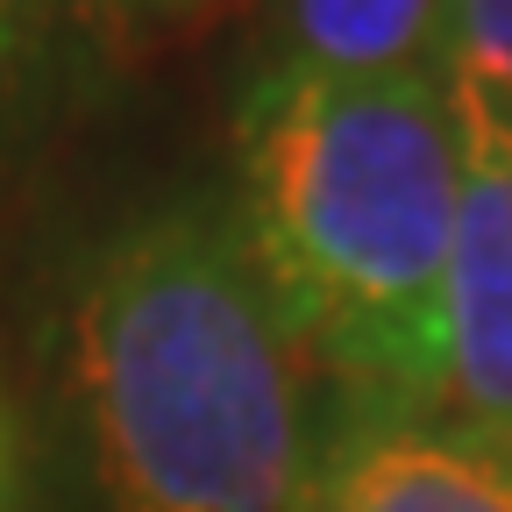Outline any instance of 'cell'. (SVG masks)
<instances>
[{
  "label": "cell",
  "instance_id": "cell-8",
  "mask_svg": "<svg viewBox=\"0 0 512 512\" xmlns=\"http://www.w3.org/2000/svg\"><path fill=\"white\" fill-rule=\"evenodd\" d=\"M214 8L221 0H100V15H121V22H200Z\"/></svg>",
  "mask_w": 512,
  "mask_h": 512
},
{
  "label": "cell",
  "instance_id": "cell-4",
  "mask_svg": "<svg viewBox=\"0 0 512 512\" xmlns=\"http://www.w3.org/2000/svg\"><path fill=\"white\" fill-rule=\"evenodd\" d=\"M463 121V114H456ZM434 406L512 448V143L463 121V207L441 285Z\"/></svg>",
  "mask_w": 512,
  "mask_h": 512
},
{
  "label": "cell",
  "instance_id": "cell-7",
  "mask_svg": "<svg viewBox=\"0 0 512 512\" xmlns=\"http://www.w3.org/2000/svg\"><path fill=\"white\" fill-rule=\"evenodd\" d=\"M93 22H107L100 0H0V93L43 86Z\"/></svg>",
  "mask_w": 512,
  "mask_h": 512
},
{
  "label": "cell",
  "instance_id": "cell-1",
  "mask_svg": "<svg viewBox=\"0 0 512 512\" xmlns=\"http://www.w3.org/2000/svg\"><path fill=\"white\" fill-rule=\"evenodd\" d=\"M64 342L107 512H299L313 363L235 207L164 200L121 221L72 285Z\"/></svg>",
  "mask_w": 512,
  "mask_h": 512
},
{
  "label": "cell",
  "instance_id": "cell-3",
  "mask_svg": "<svg viewBox=\"0 0 512 512\" xmlns=\"http://www.w3.org/2000/svg\"><path fill=\"white\" fill-rule=\"evenodd\" d=\"M299 512H512V448L441 406L335 399Z\"/></svg>",
  "mask_w": 512,
  "mask_h": 512
},
{
  "label": "cell",
  "instance_id": "cell-2",
  "mask_svg": "<svg viewBox=\"0 0 512 512\" xmlns=\"http://www.w3.org/2000/svg\"><path fill=\"white\" fill-rule=\"evenodd\" d=\"M463 121L441 72L264 64L235 114V228L335 399L434 406Z\"/></svg>",
  "mask_w": 512,
  "mask_h": 512
},
{
  "label": "cell",
  "instance_id": "cell-6",
  "mask_svg": "<svg viewBox=\"0 0 512 512\" xmlns=\"http://www.w3.org/2000/svg\"><path fill=\"white\" fill-rule=\"evenodd\" d=\"M441 86L470 128L512 143V0H448Z\"/></svg>",
  "mask_w": 512,
  "mask_h": 512
},
{
  "label": "cell",
  "instance_id": "cell-5",
  "mask_svg": "<svg viewBox=\"0 0 512 512\" xmlns=\"http://www.w3.org/2000/svg\"><path fill=\"white\" fill-rule=\"evenodd\" d=\"M285 50L278 64L328 79H399L441 72L448 0H271Z\"/></svg>",
  "mask_w": 512,
  "mask_h": 512
}]
</instances>
